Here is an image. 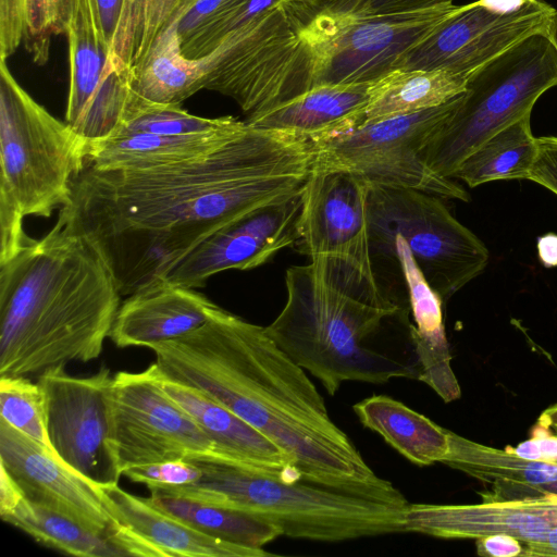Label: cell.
Returning <instances> with one entry per match:
<instances>
[{"label":"cell","instance_id":"obj_7","mask_svg":"<svg viewBox=\"0 0 557 557\" xmlns=\"http://www.w3.org/2000/svg\"><path fill=\"white\" fill-rule=\"evenodd\" d=\"M314 13L283 0L203 57V89L225 95L245 121L275 109L314 87L312 55L304 26Z\"/></svg>","mask_w":557,"mask_h":557},{"label":"cell","instance_id":"obj_3","mask_svg":"<svg viewBox=\"0 0 557 557\" xmlns=\"http://www.w3.org/2000/svg\"><path fill=\"white\" fill-rule=\"evenodd\" d=\"M98 249L55 224L0 262V376L97 359L120 308Z\"/></svg>","mask_w":557,"mask_h":557},{"label":"cell","instance_id":"obj_49","mask_svg":"<svg viewBox=\"0 0 557 557\" xmlns=\"http://www.w3.org/2000/svg\"><path fill=\"white\" fill-rule=\"evenodd\" d=\"M528 1L530 0H479L482 5L497 12L515 11Z\"/></svg>","mask_w":557,"mask_h":557},{"label":"cell","instance_id":"obj_21","mask_svg":"<svg viewBox=\"0 0 557 557\" xmlns=\"http://www.w3.org/2000/svg\"><path fill=\"white\" fill-rule=\"evenodd\" d=\"M162 387L210 438L214 455L270 474L302 480L275 444L230 409L196 388L163 376Z\"/></svg>","mask_w":557,"mask_h":557},{"label":"cell","instance_id":"obj_16","mask_svg":"<svg viewBox=\"0 0 557 557\" xmlns=\"http://www.w3.org/2000/svg\"><path fill=\"white\" fill-rule=\"evenodd\" d=\"M65 36L70 64L65 123L86 150L120 131L132 88L111 60L96 0L76 1Z\"/></svg>","mask_w":557,"mask_h":557},{"label":"cell","instance_id":"obj_42","mask_svg":"<svg viewBox=\"0 0 557 557\" xmlns=\"http://www.w3.org/2000/svg\"><path fill=\"white\" fill-rule=\"evenodd\" d=\"M451 3L453 0H362L355 10L370 14H386L420 11Z\"/></svg>","mask_w":557,"mask_h":557},{"label":"cell","instance_id":"obj_46","mask_svg":"<svg viewBox=\"0 0 557 557\" xmlns=\"http://www.w3.org/2000/svg\"><path fill=\"white\" fill-rule=\"evenodd\" d=\"M537 257L545 268L557 267V234L547 233L536 240Z\"/></svg>","mask_w":557,"mask_h":557},{"label":"cell","instance_id":"obj_40","mask_svg":"<svg viewBox=\"0 0 557 557\" xmlns=\"http://www.w3.org/2000/svg\"><path fill=\"white\" fill-rule=\"evenodd\" d=\"M557 196V137L537 138V156L530 178Z\"/></svg>","mask_w":557,"mask_h":557},{"label":"cell","instance_id":"obj_41","mask_svg":"<svg viewBox=\"0 0 557 557\" xmlns=\"http://www.w3.org/2000/svg\"><path fill=\"white\" fill-rule=\"evenodd\" d=\"M557 494V481L541 484L495 483L490 490L480 492L482 502L516 500Z\"/></svg>","mask_w":557,"mask_h":557},{"label":"cell","instance_id":"obj_34","mask_svg":"<svg viewBox=\"0 0 557 557\" xmlns=\"http://www.w3.org/2000/svg\"><path fill=\"white\" fill-rule=\"evenodd\" d=\"M184 0H124L110 57L117 72L132 83L153 42Z\"/></svg>","mask_w":557,"mask_h":557},{"label":"cell","instance_id":"obj_20","mask_svg":"<svg viewBox=\"0 0 557 557\" xmlns=\"http://www.w3.org/2000/svg\"><path fill=\"white\" fill-rule=\"evenodd\" d=\"M216 307L195 288L159 280L120 305L109 337L120 348H151L200 327Z\"/></svg>","mask_w":557,"mask_h":557},{"label":"cell","instance_id":"obj_17","mask_svg":"<svg viewBox=\"0 0 557 557\" xmlns=\"http://www.w3.org/2000/svg\"><path fill=\"white\" fill-rule=\"evenodd\" d=\"M302 188L258 207L215 231L175 261L160 280L198 288L220 272L250 270L264 264L280 250L296 244Z\"/></svg>","mask_w":557,"mask_h":557},{"label":"cell","instance_id":"obj_13","mask_svg":"<svg viewBox=\"0 0 557 557\" xmlns=\"http://www.w3.org/2000/svg\"><path fill=\"white\" fill-rule=\"evenodd\" d=\"M38 383L54 456L100 487L116 485L122 472L112 437L110 369L102 364L94 374L79 377L61 364L40 373Z\"/></svg>","mask_w":557,"mask_h":557},{"label":"cell","instance_id":"obj_36","mask_svg":"<svg viewBox=\"0 0 557 557\" xmlns=\"http://www.w3.org/2000/svg\"><path fill=\"white\" fill-rule=\"evenodd\" d=\"M0 419L51 450L39 383L23 375L0 376Z\"/></svg>","mask_w":557,"mask_h":557},{"label":"cell","instance_id":"obj_19","mask_svg":"<svg viewBox=\"0 0 557 557\" xmlns=\"http://www.w3.org/2000/svg\"><path fill=\"white\" fill-rule=\"evenodd\" d=\"M405 531L442 539L509 534L522 543L543 541L557 529V494L471 505L409 504Z\"/></svg>","mask_w":557,"mask_h":557},{"label":"cell","instance_id":"obj_25","mask_svg":"<svg viewBox=\"0 0 557 557\" xmlns=\"http://www.w3.org/2000/svg\"><path fill=\"white\" fill-rule=\"evenodd\" d=\"M1 519L20 529L39 544L60 553L81 557H161L152 544L128 528L119 534H100L23 498Z\"/></svg>","mask_w":557,"mask_h":557},{"label":"cell","instance_id":"obj_48","mask_svg":"<svg viewBox=\"0 0 557 557\" xmlns=\"http://www.w3.org/2000/svg\"><path fill=\"white\" fill-rule=\"evenodd\" d=\"M306 5L313 13L320 11H350L359 7L362 0H293Z\"/></svg>","mask_w":557,"mask_h":557},{"label":"cell","instance_id":"obj_45","mask_svg":"<svg viewBox=\"0 0 557 557\" xmlns=\"http://www.w3.org/2000/svg\"><path fill=\"white\" fill-rule=\"evenodd\" d=\"M0 516L3 517L9 513L23 498V493L18 485L0 466Z\"/></svg>","mask_w":557,"mask_h":557},{"label":"cell","instance_id":"obj_24","mask_svg":"<svg viewBox=\"0 0 557 557\" xmlns=\"http://www.w3.org/2000/svg\"><path fill=\"white\" fill-rule=\"evenodd\" d=\"M371 83L319 85L257 117L260 127L293 132L311 141L349 129L363 120Z\"/></svg>","mask_w":557,"mask_h":557},{"label":"cell","instance_id":"obj_37","mask_svg":"<svg viewBox=\"0 0 557 557\" xmlns=\"http://www.w3.org/2000/svg\"><path fill=\"white\" fill-rule=\"evenodd\" d=\"M282 1L283 0H239L203 32L183 46V54L190 60H197L208 55L214 51L226 37L239 30Z\"/></svg>","mask_w":557,"mask_h":557},{"label":"cell","instance_id":"obj_51","mask_svg":"<svg viewBox=\"0 0 557 557\" xmlns=\"http://www.w3.org/2000/svg\"><path fill=\"white\" fill-rule=\"evenodd\" d=\"M545 34L557 50V10L552 14Z\"/></svg>","mask_w":557,"mask_h":557},{"label":"cell","instance_id":"obj_8","mask_svg":"<svg viewBox=\"0 0 557 557\" xmlns=\"http://www.w3.org/2000/svg\"><path fill=\"white\" fill-rule=\"evenodd\" d=\"M557 87V50L545 33L534 34L468 77L449 120L423 151L426 163L451 178L487 138L532 113L539 98Z\"/></svg>","mask_w":557,"mask_h":557},{"label":"cell","instance_id":"obj_26","mask_svg":"<svg viewBox=\"0 0 557 557\" xmlns=\"http://www.w3.org/2000/svg\"><path fill=\"white\" fill-rule=\"evenodd\" d=\"M237 127L181 136L116 134L86 147L85 164L98 169H151L184 163L206 157L239 134Z\"/></svg>","mask_w":557,"mask_h":557},{"label":"cell","instance_id":"obj_4","mask_svg":"<svg viewBox=\"0 0 557 557\" xmlns=\"http://www.w3.org/2000/svg\"><path fill=\"white\" fill-rule=\"evenodd\" d=\"M285 285L286 302L265 331L329 395L348 381L419 380L417 352L382 336L401 312L396 302L343 287L311 262L288 268Z\"/></svg>","mask_w":557,"mask_h":557},{"label":"cell","instance_id":"obj_22","mask_svg":"<svg viewBox=\"0 0 557 557\" xmlns=\"http://www.w3.org/2000/svg\"><path fill=\"white\" fill-rule=\"evenodd\" d=\"M388 256L401 269L413 323L410 331L420 364L419 381L429 385L444 401L460 397V387L450 367V352L443 319V299L431 287L406 242L396 235Z\"/></svg>","mask_w":557,"mask_h":557},{"label":"cell","instance_id":"obj_28","mask_svg":"<svg viewBox=\"0 0 557 557\" xmlns=\"http://www.w3.org/2000/svg\"><path fill=\"white\" fill-rule=\"evenodd\" d=\"M203 58L187 59L177 34V15L159 34L132 83L135 97L157 104H181L203 89Z\"/></svg>","mask_w":557,"mask_h":557},{"label":"cell","instance_id":"obj_30","mask_svg":"<svg viewBox=\"0 0 557 557\" xmlns=\"http://www.w3.org/2000/svg\"><path fill=\"white\" fill-rule=\"evenodd\" d=\"M77 0H0V61L24 44L37 64L49 58L52 35H65Z\"/></svg>","mask_w":557,"mask_h":557},{"label":"cell","instance_id":"obj_2","mask_svg":"<svg viewBox=\"0 0 557 557\" xmlns=\"http://www.w3.org/2000/svg\"><path fill=\"white\" fill-rule=\"evenodd\" d=\"M163 377L196 388L275 444L305 481L377 494L380 478L329 414L307 375L269 336L221 307L195 331L150 348Z\"/></svg>","mask_w":557,"mask_h":557},{"label":"cell","instance_id":"obj_11","mask_svg":"<svg viewBox=\"0 0 557 557\" xmlns=\"http://www.w3.org/2000/svg\"><path fill=\"white\" fill-rule=\"evenodd\" d=\"M465 5L386 14L361 10L314 13L302 30L312 55L314 87L377 81Z\"/></svg>","mask_w":557,"mask_h":557},{"label":"cell","instance_id":"obj_44","mask_svg":"<svg viewBox=\"0 0 557 557\" xmlns=\"http://www.w3.org/2000/svg\"><path fill=\"white\" fill-rule=\"evenodd\" d=\"M124 0H96L103 36L110 46L119 24Z\"/></svg>","mask_w":557,"mask_h":557},{"label":"cell","instance_id":"obj_50","mask_svg":"<svg viewBox=\"0 0 557 557\" xmlns=\"http://www.w3.org/2000/svg\"><path fill=\"white\" fill-rule=\"evenodd\" d=\"M537 424L553 431L557 435V404L548 407L542 412Z\"/></svg>","mask_w":557,"mask_h":557},{"label":"cell","instance_id":"obj_14","mask_svg":"<svg viewBox=\"0 0 557 557\" xmlns=\"http://www.w3.org/2000/svg\"><path fill=\"white\" fill-rule=\"evenodd\" d=\"M111 409L121 472L136 465L213 454L210 438L164 392L156 362L144 371L113 376Z\"/></svg>","mask_w":557,"mask_h":557},{"label":"cell","instance_id":"obj_5","mask_svg":"<svg viewBox=\"0 0 557 557\" xmlns=\"http://www.w3.org/2000/svg\"><path fill=\"white\" fill-rule=\"evenodd\" d=\"M200 475L176 486H149L150 495H170L258 515L283 535L343 542L405 531L410 504L401 492L377 494L290 480L242 466L211 453L190 455Z\"/></svg>","mask_w":557,"mask_h":557},{"label":"cell","instance_id":"obj_47","mask_svg":"<svg viewBox=\"0 0 557 557\" xmlns=\"http://www.w3.org/2000/svg\"><path fill=\"white\" fill-rule=\"evenodd\" d=\"M521 556H557V529L549 532L543 541L525 542Z\"/></svg>","mask_w":557,"mask_h":557},{"label":"cell","instance_id":"obj_12","mask_svg":"<svg viewBox=\"0 0 557 557\" xmlns=\"http://www.w3.org/2000/svg\"><path fill=\"white\" fill-rule=\"evenodd\" d=\"M370 184L339 170L311 172L302 188L297 250L335 283L374 300H387L372 263Z\"/></svg>","mask_w":557,"mask_h":557},{"label":"cell","instance_id":"obj_15","mask_svg":"<svg viewBox=\"0 0 557 557\" xmlns=\"http://www.w3.org/2000/svg\"><path fill=\"white\" fill-rule=\"evenodd\" d=\"M555 9L530 0L511 12H497L479 0L438 25L404 53L393 70H438L468 77L528 37L545 33Z\"/></svg>","mask_w":557,"mask_h":557},{"label":"cell","instance_id":"obj_23","mask_svg":"<svg viewBox=\"0 0 557 557\" xmlns=\"http://www.w3.org/2000/svg\"><path fill=\"white\" fill-rule=\"evenodd\" d=\"M111 515L136 535L158 548L163 557H264L250 548L211 537L156 507L149 498L128 493L117 484L101 487Z\"/></svg>","mask_w":557,"mask_h":557},{"label":"cell","instance_id":"obj_29","mask_svg":"<svg viewBox=\"0 0 557 557\" xmlns=\"http://www.w3.org/2000/svg\"><path fill=\"white\" fill-rule=\"evenodd\" d=\"M466 88V78L446 71L393 70L371 83L362 122L438 107Z\"/></svg>","mask_w":557,"mask_h":557},{"label":"cell","instance_id":"obj_33","mask_svg":"<svg viewBox=\"0 0 557 557\" xmlns=\"http://www.w3.org/2000/svg\"><path fill=\"white\" fill-rule=\"evenodd\" d=\"M448 451L442 463L485 484H541L557 481V462L529 460L508 449L473 442L447 430Z\"/></svg>","mask_w":557,"mask_h":557},{"label":"cell","instance_id":"obj_18","mask_svg":"<svg viewBox=\"0 0 557 557\" xmlns=\"http://www.w3.org/2000/svg\"><path fill=\"white\" fill-rule=\"evenodd\" d=\"M0 466L29 503L88 530L119 535L126 530L109 511L102 490L54 454L0 419Z\"/></svg>","mask_w":557,"mask_h":557},{"label":"cell","instance_id":"obj_38","mask_svg":"<svg viewBox=\"0 0 557 557\" xmlns=\"http://www.w3.org/2000/svg\"><path fill=\"white\" fill-rule=\"evenodd\" d=\"M128 480L149 486H176L198 480L200 470L191 462L180 459L128 467L122 471Z\"/></svg>","mask_w":557,"mask_h":557},{"label":"cell","instance_id":"obj_10","mask_svg":"<svg viewBox=\"0 0 557 557\" xmlns=\"http://www.w3.org/2000/svg\"><path fill=\"white\" fill-rule=\"evenodd\" d=\"M441 199L370 184L368 219L371 252L386 255L395 236H401L431 287L446 301L483 272L490 252Z\"/></svg>","mask_w":557,"mask_h":557},{"label":"cell","instance_id":"obj_1","mask_svg":"<svg viewBox=\"0 0 557 557\" xmlns=\"http://www.w3.org/2000/svg\"><path fill=\"white\" fill-rule=\"evenodd\" d=\"M313 157L305 136L247 124L214 152L184 163L140 170L85 164L55 224L88 239L120 295L129 296L224 225L300 190Z\"/></svg>","mask_w":557,"mask_h":557},{"label":"cell","instance_id":"obj_39","mask_svg":"<svg viewBox=\"0 0 557 557\" xmlns=\"http://www.w3.org/2000/svg\"><path fill=\"white\" fill-rule=\"evenodd\" d=\"M239 0H184L177 15L181 47L210 26Z\"/></svg>","mask_w":557,"mask_h":557},{"label":"cell","instance_id":"obj_31","mask_svg":"<svg viewBox=\"0 0 557 557\" xmlns=\"http://www.w3.org/2000/svg\"><path fill=\"white\" fill-rule=\"evenodd\" d=\"M537 156L531 113L502 128L470 153L451 175L469 187L494 181L529 180Z\"/></svg>","mask_w":557,"mask_h":557},{"label":"cell","instance_id":"obj_6","mask_svg":"<svg viewBox=\"0 0 557 557\" xmlns=\"http://www.w3.org/2000/svg\"><path fill=\"white\" fill-rule=\"evenodd\" d=\"M85 160L84 143L0 61V262L28 239L25 216L49 218L69 202Z\"/></svg>","mask_w":557,"mask_h":557},{"label":"cell","instance_id":"obj_9","mask_svg":"<svg viewBox=\"0 0 557 557\" xmlns=\"http://www.w3.org/2000/svg\"><path fill=\"white\" fill-rule=\"evenodd\" d=\"M461 95L438 107L361 122L313 140L311 169L346 171L373 185L469 201L466 189L436 173L423 158L425 147L457 110Z\"/></svg>","mask_w":557,"mask_h":557},{"label":"cell","instance_id":"obj_35","mask_svg":"<svg viewBox=\"0 0 557 557\" xmlns=\"http://www.w3.org/2000/svg\"><path fill=\"white\" fill-rule=\"evenodd\" d=\"M243 123L231 115L213 119L197 116L182 109L181 104L151 103L133 95L125 120L116 134H209L234 128Z\"/></svg>","mask_w":557,"mask_h":557},{"label":"cell","instance_id":"obj_27","mask_svg":"<svg viewBox=\"0 0 557 557\" xmlns=\"http://www.w3.org/2000/svg\"><path fill=\"white\" fill-rule=\"evenodd\" d=\"M352 409L364 428L417 466L441 462L448 451L446 429L389 396L368 397Z\"/></svg>","mask_w":557,"mask_h":557},{"label":"cell","instance_id":"obj_32","mask_svg":"<svg viewBox=\"0 0 557 557\" xmlns=\"http://www.w3.org/2000/svg\"><path fill=\"white\" fill-rule=\"evenodd\" d=\"M151 504L196 530L223 542L263 548L283 535L269 520L236 508L180 496L150 495Z\"/></svg>","mask_w":557,"mask_h":557},{"label":"cell","instance_id":"obj_43","mask_svg":"<svg viewBox=\"0 0 557 557\" xmlns=\"http://www.w3.org/2000/svg\"><path fill=\"white\" fill-rule=\"evenodd\" d=\"M476 552L480 556L513 557L521 556V542L509 534H491L476 539Z\"/></svg>","mask_w":557,"mask_h":557}]
</instances>
